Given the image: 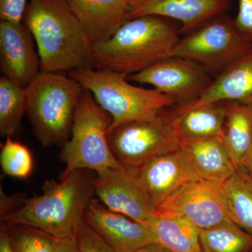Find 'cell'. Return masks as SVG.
<instances>
[{"label":"cell","instance_id":"1","mask_svg":"<svg viewBox=\"0 0 252 252\" xmlns=\"http://www.w3.org/2000/svg\"><path fill=\"white\" fill-rule=\"evenodd\" d=\"M24 20L37 46L41 72L92 67L94 44L67 0H30Z\"/></svg>","mask_w":252,"mask_h":252},{"label":"cell","instance_id":"2","mask_svg":"<svg viewBox=\"0 0 252 252\" xmlns=\"http://www.w3.org/2000/svg\"><path fill=\"white\" fill-rule=\"evenodd\" d=\"M88 170L72 172L60 182H48L41 195L28 199L1 220L40 230L56 239L72 238L94 194Z\"/></svg>","mask_w":252,"mask_h":252},{"label":"cell","instance_id":"3","mask_svg":"<svg viewBox=\"0 0 252 252\" xmlns=\"http://www.w3.org/2000/svg\"><path fill=\"white\" fill-rule=\"evenodd\" d=\"M165 18L144 16L126 21L104 42L95 44L92 68L128 76L173 56L180 38Z\"/></svg>","mask_w":252,"mask_h":252},{"label":"cell","instance_id":"4","mask_svg":"<svg viewBox=\"0 0 252 252\" xmlns=\"http://www.w3.org/2000/svg\"><path fill=\"white\" fill-rule=\"evenodd\" d=\"M84 89L62 72H40L26 88V114L44 147L63 145L72 135Z\"/></svg>","mask_w":252,"mask_h":252},{"label":"cell","instance_id":"5","mask_svg":"<svg viewBox=\"0 0 252 252\" xmlns=\"http://www.w3.org/2000/svg\"><path fill=\"white\" fill-rule=\"evenodd\" d=\"M68 75L90 91L97 103L112 118L108 131L136 121L150 120L177 102L156 89L129 84L127 76L92 67L69 71Z\"/></svg>","mask_w":252,"mask_h":252},{"label":"cell","instance_id":"6","mask_svg":"<svg viewBox=\"0 0 252 252\" xmlns=\"http://www.w3.org/2000/svg\"><path fill=\"white\" fill-rule=\"evenodd\" d=\"M112 118L84 89L74 117L72 135L63 146L61 158L66 164L61 180L78 170L96 172L105 169L125 170L109 146L107 131Z\"/></svg>","mask_w":252,"mask_h":252},{"label":"cell","instance_id":"7","mask_svg":"<svg viewBox=\"0 0 252 252\" xmlns=\"http://www.w3.org/2000/svg\"><path fill=\"white\" fill-rule=\"evenodd\" d=\"M252 46L235 19L222 14L180 39L173 56L195 63L210 74L221 72Z\"/></svg>","mask_w":252,"mask_h":252},{"label":"cell","instance_id":"8","mask_svg":"<svg viewBox=\"0 0 252 252\" xmlns=\"http://www.w3.org/2000/svg\"><path fill=\"white\" fill-rule=\"evenodd\" d=\"M165 110L150 120L127 123L109 130L107 139L117 160L128 170L180 149V140Z\"/></svg>","mask_w":252,"mask_h":252},{"label":"cell","instance_id":"9","mask_svg":"<svg viewBox=\"0 0 252 252\" xmlns=\"http://www.w3.org/2000/svg\"><path fill=\"white\" fill-rule=\"evenodd\" d=\"M156 215L181 217L200 230L231 220L222 183L205 179L191 181L176 190L157 207Z\"/></svg>","mask_w":252,"mask_h":252},{"label":"cell","instance_id":"10","mask_svg":"<svg viewBox=\"0 0 252 252\" xmlns=\"http://www.w3.org/2000/svg\"><path fill=\"white\" fill-rule=\"evenodd\" d=\"M127 79L152 86L182 105L196 100L212 81L209 73L199 64L177 56L161 60L140 72L127 76Z\"/></svg>","mask_w":252,"mask_h":252},{"label":"cell","instance_id":"11","mask_svg":"<svg viewBox=\"0 0 252 252\" xmlns=\"http://www.w3.org/2000/svg\"><path fill=\"white\" fill-rule=\"evenodd\" d=\"M96 173L93 178L94 194L104 206L144 225L155 218L157 207L127 168L105 169Z\"/></svg>","mask_w":252,"mask_h":252},{"label":"cell","instance_id":"12","mask_svg":"<svg viewBox=\"0 0 252 252\" xmlns=\"http://www.w3.org/2000/svg\"><path fill=\"white\" fill-rule=\"evenodd\" d=\"M128 170L135 176L157 208L185 184L203 179L180 147L154 158L138 168Z\"/></svg>","mask_w":252,"mask_h":252},{"label":"cell","instance_id":"13","mask_svg":"<svg viewBox=\"0 0 252 252\" xmlns=\"http://www.w3.org/2000/svg\"><path fill=\"white\" fill-rule=\"evenodd\" d=\"M84 221L97 232L116 252H134L158 243L147 225L109 210L97 199L86 207Z\"/></svg>","mask_w":252,"mask_h":252},{"label":"cell","instance_id":"14","mask_svg":"<svg viewBox=\"0 0 252 252\" xmlns=\"http://www.w3.org/2000/svg\"><path fill=\"white\" fill-rule=\"evenodd\" d=\"M26 26L0 22V65L3 76L23 88L40 73V59Z\"/></svg>","mask_w":252,"mask_h":252},{"label":"cell","instance_id":"15","mask_svg":"<svg viewBox=\"0 0 252 252\" xmlns=\"http://www.w3.org/2000/svg\"><path fill=\"white\" fill-rule=\"evenodd\" d=\"M231 0H135L130 3L129 19L144 16L172 18L188 33L223 14Z\"/></svg>","mask_w":252,"mask_h":252},{"label":"cell","instance_id":"16","mask_svg":"<svg viewBox=\"0 0 252 252\" xmlns=\"http://www.w3.org/2000/svg\"><path fill=\"white\" fill-rule=\"evenodd\" d=\"M91 42L108 40L128 21L130 4L126 0H67Z\"/></svg>","mask_w":252,"mask_h":252},{"label":"cell","instance_id":"17","mask_svg":"<svg viewBox=\"0 0 252 252\" xmlns=\"http://www.w3.org/2000/svg\"><path fill=\"white\" fill-rule=\"evenodd\" d=\"M237 102L252 104V46L228 64L190 106Z\"/></svg>","mask_w":252,"mask_h":252},{"label":"cell","instance_id":"18","mask_svg":"<svg viewBox=\"0 0 252 252\" xmlns=\"http://www.w3.org/2000/svg\"><path fill=\"white\" fill-rule=\"evenodd\" d=\"M226 117L225 102L181 105L172 114V124L180 140L223 138Z\"/></svg>","mask_w":252,"mask_h":252},{"label":"cell","instance_id":"19","mask_svg":"<svg viewBox=\"0 0 252 252\" xmlns=\"http://www.w3.org/2000/svg\"><path fill=\"white\" fill-rule=\"evenodd\" d=\"M185 152L199 175L205 180L223 183L238 170L225 147L223 138L180 140Z\"/></svg>","mask_w":252,"mask_h":252},{"label":"cell","instance_id":"20","mask_svg":"<svg viewBox=\"0 0 252 252\" xmlns=\"http://www.w3.org/2000/svg\"><path fill=\"white\" fill-rule=\"evenodd\" d=\"M223 140L237 168H243L252 150V104L225 102Z\"/></svg>","mask_w":252,"mask_h":252},{"label":"cell","instance_id":"21","mask_svg":"<svg viewBox=\"0 0 252 252\" xmlns=\"http://www.w3.org/2000/svg\"><path fill=\"white\" fill-rule=\"evenodd\" d=\"M145 225L153 232L158 243L172 252H204L200 229L185 219L156 215Z\"/></svg>","mask_w":252,"mask_h":252},{"label":"cell","instance_id":"22","mask_svg":"<svg viewBox=\"0 0 252 252\" xmlns=\"http://www.w3.org/2000/svg\"><path fill=\"white\" fill-rule=\"evenodd\" d=\"M223 198L229 219L252 235V175L239 168L222 183Z\"/></svg>","mask_w":252,"mask_h":252},{"label":"cell","instance_id":"23","mask_svg":"<svg viewBox=\"0 0 252 252\" xmlns=\"http://www.w3.org/2000/svg\"><path fill=\"white\" fill-rule=\"evenodd\" d=\"M200 243L204 252H250L252 235L232 220L200 230Z\"/></svg>","mask_w":252,"mask_h":252},{"label":"cell","instance_id":"24","mask_svg":"<svg viewBox=\"0 0 252 252\" xmlns=\"http://www.w3.org/2000/svg\"><path fill=\"white\" fill-rule=\"evenodd\" d=\"M26 114L24 88L7 77L0 78V134L13 137L21 128Z\"/></svg>","mask_w":252,"mask_h":252},{"label":"cell","instance_id":"25","mask_svg":"<svg viewBox=\"0 0 252 252\" xmlns=\"http://www.w3.org/2000/svg\"><path fill=\"white\" fill-rule=\"evenodd\" d=\"M0 163L5 175L21 180L29 178L34 168L31 151L10 136L1 147Z\"/></svg>","mask_w":252,"mask_h":252},{"label":"cell","instance_id":"26","mask_svg":"<svg viewBox=\"0 0 252 252\" xmlns=\"http://www.w3.org/2000/svg\"><path fill=\"white\" fill-rule=\"evenodd\" d=\"M8 224L14 252H54L55 238L53 237L31 227Z\"/></svg>","mask_w":252,"mask_h":252},{"label":"cell","instance_id":"27","mask_svg":"<svg viewBox=\"0 0 252 252\" xmlns=\"http://www.w3.org/2000/svg\"><path fill=\"white\" fill-rule=\"evenodd\" d=\"M75 238L78 252H116L84 220L79 225Z\"/></svg>","mask_w":252,"mask_h":252},{"label":"cell","instance_id":"28","mask_svg":"<svg viewBox=\"0 0 252 252\" xmlns=\"http://www.w3.org/2000/svg\"><path fill=\"white\" fill-rule=\"evenodd\" d=\"M28 4V0H0L1 21L21 24Z\"/></svg>","mask_w":252,"mask_h":252},{"label":"cell","instance_id":"29","mask_svg":"<svg viewBox=\"0 0 252 252\" xmlns=\"http://www.w3.org/2000/svg\"><path fill=\"white\" fill-rule=\"evenodd\" d=\"M234 19L239 30L252 43V0H239L238 12Z\"/></svg>","mask_w":252,"mask_h":252},{"label":"cell","instance_id":"30","mask_svg":"<svg viewBox=\"0 0 252 252\" xmlns=\"http://www.w3.org/2000/svg\"><path fill=\"white\" fill-rule=\"evenodd\" d=\"M54 252H78L75 236L66 239L55 238Z\"/></svg>","mask_w":252,"mask_h":252},{"label":"cell","instance_id":"31","mask_svg":"<svg viewBox=\"0 0 252 252\" xmlns=\"http://www.w3.org/2000/svg\"><path fill=\"white\" fill-rule=\"evenodd\" d=\"M0 252H14L11 245L7 227L1 225L0 232Z\"/></svg>","mask_w":252,"mask_h":252},{"label":"cell","instance_id":"32","mask_svg":"<svg viewBox=\"0 0 252 252\" xmlns=\"http://www.w3.org/2000/svg\"><path fill=\"white\" fill-rule=\"evenodd\" d=\"M134 252H172L161 244L155 243L147 245Z\"/></svg>","mask_w":252,"mask_h":252},{"label":"cell","instance_id":"33","mask_svg":"<svg viewBox=\"0 0 252 252\" xmlns=\"http://www.w3.org/2000/svg\"><path fill=\"white\" fill-rule=\"evenodd\" d=\"M243 169H245V170H247V171L250 172L252 175V150L251 153L249 155Z\"/></svg>","mask_w":252,"mask_h":252},{"label":"cell","instance_id":"34","mask_svg":"<svg viewBox=\"0 0 252 252\" xmlns=\"http://www.w3.org/2000/svg\"><path fill=\"white\" fill-rule=\"evenodd\" d=\"M126 1H127V2H129V4H130V2H132V1H135V0H126Z\"/></svg>","mask_w":252,"mask_h":252},{"label":"cell","instance_id":"35","mask_svg":"<svg viewBox=\"0 0 252 252\" xmlns=\"http://www.w3.org/2000/svg\"><path fill=\"white\" fill-rule=\"evenodd\" d=\"M250 252H252V250H251V251H250Z\"/></svg>","mask_w":252,"mask_h":252}]
</instances>
